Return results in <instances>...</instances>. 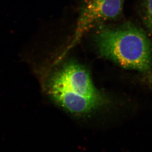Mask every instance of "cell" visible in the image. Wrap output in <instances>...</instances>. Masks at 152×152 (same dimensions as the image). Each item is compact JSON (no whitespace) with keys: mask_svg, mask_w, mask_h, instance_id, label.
<instances>
[{"mask_svg":"<svg viewBox=\"0 0 152 152\" xmlns=\"http://www.w3.org/2000/svg\"><path fill=\"white\" fill-rule=\"evenodd\" d=\"M91 31V41L101 56L124 69L145 74L151 72L152 44L141 28L130 22L105 23Z\"/></svg>","mask_w":152,"mask_h":152,"instance_id":"cell-1","label":"cell"},{"mask_svg":"<svg viewBox=\"0 0 152 152\" xmlns=\"http://www.w3.org/2000/svg\"><path fill=\"white\" fill-rule=\"evenodd\" d=\"M47 91L67 111L84 115L110 104V98L96 88L88 71L75 61H69L52 73Z\"/></svg>","mask_w":152,"mask_h":152,"instance_id":"cell-2","label":"cell"},{"mask_svg":"<svg viewBox=\"0 0 152 152\" xmlns=\"http://www.w3.org/2000/svg\"><path fill=\"white\" fill-rule=\"evenodd\" d=\"M125 0H82L77 26L70 47L99 25L118 20L123 15Z\"/></svg>","mask_w":152,"mask_h":152,"instance_id":"cell-3","label":"cell"},{"mask_svg":"<svg viewBox=\"0 0 152 152\" xmlns=\"http://www.w3.org/2000/svg\"><path fill=\"white\" fill-rule=\"evenodd\" d=\"M140 14L144 26L152 34V0H143L141 5Z\"/></svg>","mask_w":152,"mask_h":152,"instance_id":"cell-4","label":"cell"}]
</instances>
